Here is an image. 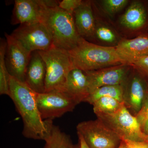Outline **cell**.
Masks as SVG:
<instances>
[{"instance_id": "obj_2", "label": "cell", "mask_w": 148, "mask_h": 148, "mask_svg": "<svg viewBox=\"0 0 148 148\" xmlns=\"http://www.w3.org/2000/svg\"><path fill=\"white\" fill-rule=\"evenodd\" d=\"M58 1L45 0L41 22L50 32L54 46L69 51L76 46L81 37L77 32L73 14L60 8Z\"/></svg>"}, {"instance_id": "obj_19", "label": "cell", "mask_w": 148, "mask_h": 148, "mask_svg": "<svg viewBox=\"0 0 148 148\" xmlns=\"http://www.w3.org/2000/svg\"><path fill=\"white\" fill-rule=\"evenodd\" d=\"M104 97H111L123 103V86L122 84L106 86L99 88L89 94L85 102L92 105L95 101Z\"/></svg>"}, {"instance_id": "obj_24", "label": "cell", "mask_w": 148, "mask_h": 148, "mask_svg": "<svg viewBox=\"0 0 148 148\" xmlns=\"http://www.w3.org/2000/svg\"><path fill=\"white\" fill-rule=\"evenodd\" d=\"M131 66L148 81V55L136 60Z\"/></svg>"}, {"instance_id": "obj_18", "label": "cell", "mask_w": 148, "mask_h": 148, "mask_svg": "<svg viewBox=\"0 0 148 148\" xmlns=\"http://www.w3.org/2000/svg\"><path fill=\"white\" fill-rule=\"evenodd\" d=\"M42 148H79V144L74 145L69 135L53 125Z\"/></svg>"}, {"instance_id": "obj_23", "label": "cell", "mask_w": 148, "mask_h": 148, "mask_svg": "<svg viewBox=\"0 0 148 148\" xmlns=\"http://www.w3.org/2000/svg\"><path fill=\"white\" fill-rule=\"evenodd\" d=\"M127 0H104L103 1V8L110 14H114L121 10L126 5Z\"/></svg>"}, {"instance_id": "obj_10", "label": "cell", "mask_w": 148, "mask_h": 148, "mask_svg": "<svg viewBox=\"0 0 148 148\" xmlns=\"http://www.w3.org/2000/svg\"><path fill=\"white\" fill-rule=\"evenodd\" d=\"M135 71L130 73L122 85L123 104L135 116L143 106L148 90V83L142 75Z\"/></svg>"}, {"instance_id": "obj_6", "label": "cell", "mask_w": 148, "mask_h": 148, "mask_svg": "<svg viewBox=\"0 0 148 148\" xmlns=\"http://www.w3.org/2000/svg\"><path fill=\"white\" fill-rule=\"evenodd\" d=\"M80 135L89 148H119L122 140L101 120L87 121L77 125Z\"/></svg>"}, {"instance_id": "obj_9", "label": "cell", "mask_w": 148, "mask_h": 148, "mask_svg": "<svg viewBox=\"0 0 148 148\" xmlns=\"http://www.w3.org/2000/svg\"><path fill=\"white\" fill-rule=\"evenodd\" d=\"M7 42L5 61L10 76L25 82L26 71L32 52L27 50L11 35L5 33Z\"/></svg>"}, {"instance_id": "obj_5", "label": "cell", "mask_w": 148, "mask_h": 148, "mask_svg": "<svg viewBox=\"0 0 148 148\" xmlns=\"http://www.w3.org/2000/svg\"><path fill=\"white\" fill-rule=\"evenodd\" d=\"M112 129L122 141L148 143V136L143 132L136 117L123 105L116 112L96 116Z\"/></svg>"}, {"instance_id": "obj_11", "label": "cell", "mask_w": 148, "mask_h": 148, "mask_svg": "<svg viewBox=\"0 0 148 148\" xmlns=\"http://www.w3.org/2000/svg\"><path fill=\"white\" fill-rule=\"evenodd\" d=\"M130 66L122 64L85 72L89 82L90 94L102 86L123 84L129 75Z\"/></svg>"}, {"instance_id": "obj_21", "label": "cell", "mask_w": 148, "mask_h": 148, "mask_svg": "<svg viewBox=\"0 0 148 148\" xmlns=\"http://www.w3.org/2000/svg\"><path fill=\"white\" fill-rule=\"evenodd\" d=\"M124 105L114 98L109 97H102L93 103V110L96 116L109 114L116 112Z\"/></svg>"}, {"instance_id": "obj_3", "label": "cell", "mask_w": 148, "mask_h": 148, "mask_svg": "<svg viewBox=\"0 0 148 148\" xmlns=\"http://www.w3.org/2000/svg\"><path fill=\"white\" fill-rule=\"evenodd\" d=\"M68 52L73 68L85 72L127 65L115 47L97 45L81 37L76 46Z\"/></svg>"}, {"instance_id": "obj_17", "label": "cell", "mask_w": 148, "mask_h": 148, "mask_svg": "<svg viewBox=\"0 0 148 148\" xmlns=\"http://www.w3.org/2000/svg\"><path fill=\"white\" fill-rule=\"evenodd\" d=\"M147 21V15L145 6L141 2H133L120 20V24L127 29L139 30L145 27Z\"/></svg>"}, {"instance_id": "obj_4", "label": "cell", "mask_w": 148, "mask_h": 148, "mask_svg": "<svg viewBox=\"0 0 148 148\" xmlns=\"http://www.w3.org/2000/svg\"><path fill=\"white\" fill-rule=\"evenodd\" d=\"M38 51L46 67L45 92L59 91L74 69L68 51L53 46L49 50Z\"/></svg>"}, {"instance_id": "obj_15", "label": "cell", "mask_w": 148, "mask_h": 148, "mask_svg": "<svg viewBox=\"0 0 148 148\" xmlns=\"http://www.w3.org/2000/svg\"><path fill=\"white\" fill-rule=\"evenodd\" d=\"M46 73V67L42 57L38 51H33L26 71L25 82L37 93H44Z\"/></svg>"}, {"instance_id": "obj_25", "label": "cell", "mask_w": 148, "mask_h": 148, "mask_svg": "<svg viewBox=\"0 0 148 148\" xmlns=\"http://www.w3.org/2000/svg\"><path fill=\"white\" fill-rule=\"evenodd\" d=\"M82 0H63L58 1V6L71 14H73L75 11L82 3Z\"/></svg>"}, {"instance_id": "obj_27", "label": "cell", "mask_w": 148, "mask_h": 148, "mask_svg": "<svg viewBox=\"0 0 148 148\" xmlns=\"http://www.w3.org/2000/svg\"><path fill=\"white\" fill-rule=\"evenodd\" d=\"M124 142L126 145V148H148L147 142L131 141Z\"/></svg>"}, {"instance_id": "obj_14", "label": "cell", "mask_w": 148, "mask_h": 148, "mask_svg": "<svg viewBox=\"0 0 148 148\" xmlns=\"http://www.w3.org/2000/svg\"><path fill=\"white\" fill-rule=\"evenodd\" d=\"M117 52L127 65L148 55V34H143L132 39H123L115 47Z\"/></svg>"}, {"instance_id": "obj_28", "label": "cell", "mask_w": 148, "mask_h": 148, "mask_svg": "<svg viewBox=\"0 0 148 148\" xmlns=\"http://www.w3.org/2000/svg\"><path fill=\"white\" fill-rule=\"evenodd\" d=\"M79 138V148H89L85 142L84 140L80 135H77Z\"/></svg>"}, {"instance_id": "obj_29", "label": "cell", "mask_w": 148, "mask_h": 148, "mask_svg": "<svg viewBox=\"0 0 148 148\" xmlns=\"http://www.w3.org/2000/svg\"><path fill=\"white\" fill-rule=\"evenodd\" d=\"M142 130L145 134L148 136V118L145 122Z\"/></svg>"}, {"instance_id": "obj_30", "label": "cell", "mask_w": 148, "mask_h": 148, "mask_svg": "<svg viewBox=\"0 0 148 148\" xmlns=\"http://www.w3.org/2000/svg\"><path fill=\"white\" fill-rule=\"evenodd\" d=\"M119 148H126V145L124 141H122L121 144Z\"/></svg>"}, {"instance_id": "obj_26", "label": "cell", "mask_w": 148, "mask_h": 148, "mask_svg": "<svg viewBox=\"0 0 148 148\" xmlns=\"http://www.w3.org/2000/svg\"><path fill=\"white\" fill-rule=\"evenodd\" d=\"M135 117L142 130L143 129L145 122L148 118V90L143 102L142 108Z\"/></svg>"}, {"instance_id": "obj_22", "label": "cell", "mask_w": 148, "mask_h": 148, "mask_svg": "<svg viewBox=\"0 0 148 148\" xmlns=\"http://www.w3.org/2000/svg\"><path fill=\"white\" fill-rule=\"evenodd\" d=\"M94 36L102 41L109 43H112L116 41V35L112 30L106 26H98L96 24Z\"/></svg>"}, {"instance_id": "obj_20", "label": "cell", "mask_w": 148, "mask_h": 148, "mask_svg": "<svg viewBox=\"0 0 148 148\" xmlns=\"http://www.w3.org/2000/svg\"><path fill=\"white\" fill-rule=\"evenodd\" d=\"M7 42L1 38L0 42V94L10 95V75L6 65L5 56Z\"/></svg>"}, {"instance_id": "obj_13", "label": "cell", "mask_w": 148, "mask_h": 148, "mask_svg": "<svg viewBox=\"0 0 148 148\" xmlns=\"http://www.w3.org/2000/svg\"><path fill=\"white\" fill-rule=\"evenodd\" d=\"M79 104L86 100L90 94L89 82L86 73L74 68L69 73L64 86L59 90Z\"/></svg>"}, {"instance_id": "obj_8", "label": "cell", "mask_w": 148, "mask_h": 148, "mask_svg": "<svg viewBox=\"0 0 148 148\" xmlns=\"http://www.w3.org/2000/svg\"><path fill=\"white\" fill-rule=\"evenodd\" d=\"M37 106L44 120L61 117L73 110L78 105L75 101L63 92L58 91L37 93Z\"/></svg>"}, {"instance_id": "obj_1", "label": "cell", "mask_w": 148, "mask_h": 148, "mask_svg": "<svg viewBox=\"0 0 148 148\" xmlns=\"http://www.w3.org/2000/svg\"><path fill=\"white\" fill-rule=\"evenodd\" d=\"M37 94L26 82L10 76L9 97L23 121L22 134L29 139L45 141L53 123L52 120L42 118L37 106Z\"/></svg>"}, {"instance_id": "obj_12", "label": "cell", "mask_w": 148, "mask_h": 148, "mask_svg": "<svg viewBox=\"0 0 148 148\" xmlns=\"http://www.w3.org/2000/svg\"><path fill=\"white\" fill-rule=\"evenodd\" d=\"M45 0H16L11 18L12 25L41 22Z\"/></svg>"}, {"instance_id": "obj_16", "label": "cell", "mask_w": 148, "mask_h": 148, "mask_svg": "<svg viewBox=\"0 0 148 148\" xmlns=\"http://www.w3.org/2000/svg\"><path fill=\"white\" fill-rule=\"evenodd\" d=\"M75 26L80 36L85 39L93 38L96 22L90 1H83L73 14Z\"/></svg>"}, {"instance_id": "obj_7", "label": "cell", "mask_w": 148, "mask_h": 148, "mask_svg": "<svg viewBox=\"0 0 148 148\" xmlns=\"http://www.w3.org/2000/svg\"><path fill=\"white\" fill-rule=\"evenodd\" d=\"M11 35L31 52L49 50L54 46L52 36L41 22L21 24Z\"/></svg>"}]
</instances>
